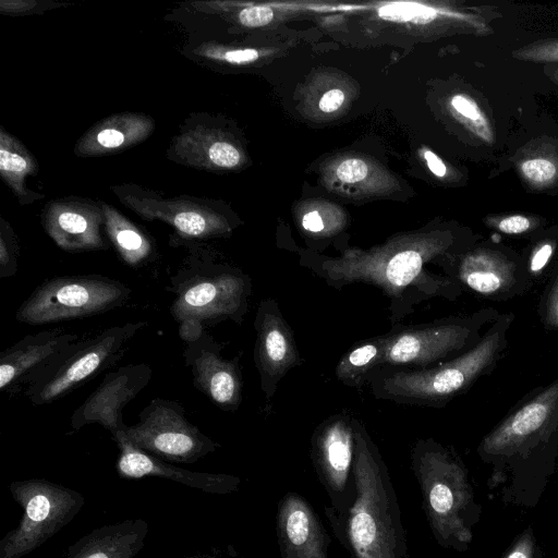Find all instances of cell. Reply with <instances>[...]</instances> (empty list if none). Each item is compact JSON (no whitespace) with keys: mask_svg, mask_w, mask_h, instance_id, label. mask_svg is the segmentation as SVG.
<instances>
[{"mask_svg":"<svg viewBox=\"0 0 558 558\" xmlns=\"http://www.w3.org/2000/svg\"><path fill=\"white\" fill-rule=\"evenodd\" d=\"M153 371L147 363H135L108 372L97 388L78 405L70 418L76 432L86 425L98 424L111 435L126 424L123 409L149 384Z\"/></svg>","mask_w":558,"mask_h":558,"instance_id":"cell-14","label":"cell"},{"mask_svg":"<svg viewBox=\"0 0 558 558\" xmlns=\"http://www.w3.org/2000/svg\"><path fill=\"white\" fill-rule=\"evenodd\" d=\"M344 94L340 89L327 92L319 101V108L324 112L336 111L343 102Z\"/></svg>","mask_w":558,"mask_h":558,"instance_id":"cell-35","label":"cell"},{"mask_svg":"<svg viewBox=\"0 0 558 558\" xmlns=\"http://www.w3.org/2000/svg\"><path fill=\"white\" fill-rule=\"evenodd\" d=\"M513 313H504L487 328L481 341L458 357L428 368H376L369 379L377 398L399 403L444 407L489 375L508 348Z\"/></svg>","mask_w":558,"mask_h":558,"instance_id":"cell-4","label":"cell"},{"mask_svg":"<svg viewBox=\"0 0 558 558\" xmlns=\"http://www.w3.org/2000/svg\"><path fill=\"white\" fill-rule=\"evenodd\" d=\"M209 159L219 167L232 168L240 161V153L231 144L218 142L208 150Z\"/></svg>","mask_w":558,"mask_h":558,"instance_id":"cell-30","label":"cell"},{"mask_svg":"<svg viewBox=\"0 0 558 558\" xmlns=\"http://www.w3.org/2000/svg\"><path fill=\"white\" fill-rule=\"evenodd\" d=\"M112 438L119 448L117 472L122 478L159 477L215 495L235 492L240 484V478L233 475L191 471L160 460L135 447L123 430Z\"/></svg>","mask_w":558,"mask_h":558,"instance_id":"cell-18","label":"cell"},{"mask_svg":"<svg viewBox=\"0 0 558 558\" xmlns=\"http://www.w3.org/2000/svg\"><path fill=\"white\" fill-rule=\"evenodd\" d=\"M412 465L435 539L446 549L468 550L482 506L462 459L454 450L426 439L416 444Z\"/></svg>","mask_w":558,"mask_h":558,"instance_id":"cell-5","label":"cell"},{"mask_svg":"<svg viewBox=\"0 0 558 558\" xmlns=\"http://www.w3.org/2000/svg\"><path fill=\"white\" fill-rule=\"evenodd\" d=\"M147 322L112 326L66 347L25 388V397L34 405L54 402L100 373L113 367L122 359L129 342Z\"/></svg>","mask_w":558,"mask_h":558,"instance_id":"cell-7","label":"cell"},{"mask_svg":"<svg viewBox=\"0 0 558 558\" xmlns=\"http://www.w3.org/2000/svg\"><path fill=\"white\" fill-rule=\"evenodd\" d=\"M302 227L313 233H318L325 229L324 221L317 211H310L302 218Z\"/></svg>","mask_w":558,"mask_h":558,"instance_id":"cell-37","label":"cell"},{"mask_svg":"<svg viewBox=\"0 0 558 558\" xmlns=\"http://www.w3.org/2000/svg\"><path fill=\"white\" fill-rule=\"evenodd\" d=\"M385 336H377L356 343L339 361L336 376L350 387L360 386L369 374L383 364Z\"/></svg>","mask_w":558,"mask_h":558,"instance_id":"cell-21","label":"cell"},{"mask_svg":"<svg viewBox=\"0 0 558 558\" xmlns=\"http://www.w3.org/2000/svg\"><path fill=\"white\" fill-rule=\"evenodd\" d=\"M148 529L142 519L104 525L72 544L65 558H133L143 548Z\"/></svg>","mask_w":558,"mask_h":558,"instance_id":"cell-20","label":"cell"},{"mask_svg":"<svg viewBox=\"0 0 558 558\" xmlns=\"http://www.w3.org/2000/svg\"><path fill=\"white\" fill-rule=\"evenodd\" d=\"M274 17L269 7H252L240 12V22L247 27H259L268 24Z\"/></svg>","mask_w":558,"mask_h":558,"instance_id":"cell-33","label":"cell"},{"mask_svg":"<svg viewBox=\"0 0 558 558\" xmlns=\"http://www.w3.org/2000/svg\"><path fill=\"white\" fill-rule=\"evenodd\" d=\"M122 430L135 447L166 462L195 463L219 448L187 420L180 402L159 397L140 412L137 423Z\"/></svg>","mask_w":558,"mask_h":558,"instance_id":"cell-11","label":"cell"},{"mask_svg":"<svg viewBox=\"0 0 558 558\" xmlns=\"http://www.w3.org/2000/svg\"><path fill=\"white\" fill-rule=\"evenodd\" d=\"M97 141L104 147L114 148L123 143L124 136L117 130L107 129L98 134Z\"/></svg>","mask_w":558,"mask_h":558,"instance_id":"cell-36","label":"cell"},{"mask_svg":"<svg viewBox=\"0 0 558 558\" xmlns=\"http://www.w3.org/2000/svg\"><path fill=\"white\" fill-rule=\"evenodd\" d=\"M451 106L462 117L473 121L476 124V129L480 130V135L485 141H488L489 134L486 119L482 114L478 105L472 98L465 95H456L451 99Z\"/></svg>","mask_w":558,"mask_h":558,"instance_id":"cell-26","label":"cell"},{"mask_svg":"<svg viewBox=\"0 0 558 558\" xmlns=\"http://www.w3.org/2000/svg\"><path fill=\"white\" fill-rule=\"evenodd\" d=\"M81 337L61 328L27 335L0 353V390L26 388L58 355Z\"/></svg>","mask_w":558,"mask_h":558,"instance_id":"cell-17","label":"cell"},{"mask_svg":"<svg viewBox=\"0 0 558 558\" xmlns=\"http://www.w3.org/2000/svg\"><path fill=\"white\" fill-rule=\"evenodd\" d=\"M221 348L205 331L185 343L184 363L197 390L219 409L234 411L242 400V376L238 362L225 359Z\"/></svg>","mask_w":558,"mask_h":558,"instance_id":"cell-15","label":"cell"},{"mask_svg":"<svg viewBox=\"0 0 558 558\" xmlns=\"http://www.w3.org/2000/svg\"><path fill=\"white\" fill-rule=\"evenodd\" d=\"M424 157L428 168L437 177H444L446 174V166L434 153L426 150Z\"/></svg>","mask_w":558,"mask_h":558,"instance_id":"cell-39","label":"cell"},{"mask_svg":"<svg viewBox=\"0 0 558 558\" xmlns=\"http://www.w3.org/2000/svg\"><path fill=\"white\" fill-rule=\"evenodd\" d=\"M368 168L366 163L356 158L347 159L340 163L337 169V177L344 182L362 181L367 174Z\"/></svg>","mask_w":558,"mask_h":558,"instance_id":"cell-32","label":"cell"},{"mask_svg":"<svg viewBox=\"0 0 558 558\" xmlns=\"http://www.w3.org/2000/svg\"><path fill=\"white\" fill-rule=\"evenodd\" d=\"M356 497L343 513L328 511L329 524L351 558H408L405 531L395 488L364 426L353 420Z\"/></svg>","mask_w":558,"mask_h":558,"instance_id":"cell-2","label":"cell"},{"mask_svg":"<svg viewBox=\"0 0 558 558\" xmlns=\"http://www.w3.org/2000/svg\"><path fill=\"white\" fill-rule=\"evenodd\" d=\"M167 290L174 295L170 314L186 343L221 322L241 323L251 281L241 270L196 259L171 276Z\"/></svg>","mask_w":558,"mask_h":558,"instance_id":"cell-6","label":"cell"},{"mask_svg":"<svg viewBox=\"0 0 558 558\" xmlns=\"http://www.w3.org/2000/svg\"><path fill=\"white\" fill-rule=\"evenodd\" d=\"M8 487L23 515L0 541V558H22L38 548L69 524L85 502L78 492L44 478L14 481Z\"/></svg>","mask_w":558,"mask_h":558,"instance_id":"cell-10","label":"cell"},{"mask_svg":"<svg viewBox=\"0 0 558 558\" xmlns=\"http://www.w3.org/2000/svg\"><path fill=\"white\" fill-rule=\"evenodd\" d=\"M492 225L495 229L506 234H522L536 227L535 222L523 215L507 216L492 221Z\"/></svg>","mask_w":558,"mask_h":558,"instance_id":"cell-31","label":"cell"},{"mask_svg":"<svg viewBox=\"0 0 558 558\" xmlns=\"http://www.w3.org/2000/svg\"><path fill=\"white\" fill-rule=\"evenodd\" d=\"M186 558H209V556H206L205 554H201L197 556L186 557Z\"/></svg>","mask_w":558,"mask_h":558,"instance_id":"cell-40","label":"cell"},{"mask_svg":"<svg viewBox=\"0 0 558 558\" xmlns=\"http://www.w3.org/2000/svg\"><path fill=\"white\" fill-rule=\"evenodd\" d=\"M385 247L373 252H351L340 259L327 260L316 272L332 287L367 283L379 288L395 301H405V293L416 289L423 300L444 298L454 301L462 286L447 275L425 270L435 258H454L452 243L440 239L414 241L410 245Z\"/></svg>","mask_w":558,"mask_h":558,"instance_id":"cell-3","label":"cell"},{"mask_svg":"<svg viewBox=\"0 0 558 558\" xmlns=\"http://www.w3.org/2000/svg\"><path fill=\"white\" fill-rule=\"evenodd\" d=\"M276 531L280 558H329V535L302 496L288 493L281 498Z\"/></svg>","mask_w":558,"mask_h":558,"instance_id":"cell-19","label":"cell"},{"mask_svg":"<svg viewBox=\"0 0 558 558\" xmlns=\"http://www.w3.org/2000/svg\"><path fill=\"white\" fill-rule=\"evenodd\" d=\"M537 315L546 331H558V265L539 296Z\"/></svg>","mask_w":558,"mask_h":558,"instance_id":"cell-22","label":"cell"},{"mask_svg":"<svg viewBox=\"0 0 558 558\" xmlns=\"http://www.w3.org/2000/svg\"><path fill=\"white\" fill-rule=\"evenodd\" d=\"M225 58L234 63L251 62L258 58V52L254 49L232 50L226 52Z\"/></svg>","mask_w":558,"mask_h":558,"instance_id":"cell-38","label":"cell"},{"mask_svg":"<svg viewBox=\"0 0 558 558\" xmlns=\"http://www.w3.org/2000/svg\"><path fill=\"white\" fill-rule=\"evenodd\" d=\"M523 175L532 183L544 184L550 182L557 173L556 166L548 159H527L521 165Z\"/></svg>","mask_w":558,"mask_h":558,"instance_id":"cell-27","label":"cell"},{"mask_svg":"<svg viewBox=\"0 0 558 558\" xmlns=\"http://www.w3.org/2000/svg\"><path fill=\"white\" fill-rule=\"evenodd\" d=\"M174 227L183 234L201 236L208 230L205 218L195 211H181L173 219Z\"/></svg>","mask_w":558,"mask_h":558,"instance_id":"cell-29","label":"cell"},{"mask_svg":"<svg viewBox=\"0 0 558 558\" xmlns=\"http://www.w3.org/2000/svg\"><path fill=\"white\" fill-rule=\"evenodd\" d=\"M487 487L505 505L535 508L558 458V378L519 400L477 446Z\"/></svg>","mask_w":558,"mask_h":558,"instance_id":"cell-1","label":"cell"},{"mask_svg":"<svg viewBox=\"0 0 558 558\" xmlns=\"http://www.w3.org/2000/svg\"><path fill=\"white\" fill-rule=\"evenodd\" d=\"M378 14L389 21L426 23L435 17L436 11L414 2H393L379 8Z\"/></svg>","mask_w":558,"mask_h":558,"instance_id":"cell-23","label":"cell"},{"mask_svg":"<svg viewBox=\"0 0 558 558\" xmlns=\"http://www.w3.org/2000/svg\"><path fill=\"white\" fill-rule=\"evenodd\" d=\"M557 242L554 239H545L536 243L526 257H523L527 275L533 284L539 282L545 272L546 268L551 262Z\"/></svg>","mask_w":558,"mask_h":558,"instance_id":"cell-24","label":"cell"},{"mask_svg":"<svg viewBox=\"0 0 558 558\" xmlns=\"http://www.w3.org/2000/svg\"><path fill=\"white\" fill-rule=\"evenodd\" d=\"M501 558H542V549L531 525L515 536Z\"/></svg>","mask_w":558,"mask_h":558,"instance_id":"cell-25","label":"cell"},{"mask_svg":"<svg viewBox=\"0 0 558 558\" xmlns=\"http://www.w3.org/2000/svg\"><path fill=\"white\" fill-rule=\"evenodd\" d=\"M254 326L257 335L254 361L260 376L262 389L267 398H271L278 381L302 362L293 331L275 300L260 302Z\"/></svg>","mask_w":558,"mask_h":558,"instance_id":"cell-16","label":"cell"},{"mask_svg":"<svg viewBox=\"0 0 558 558\" xmlns=\"http://www.w3.org/2000/svg\"><path fill=\"white\" fill-rule=\"evenodd\" d=\"M513 56L535 62L558 61V40L541 41L513 52Z\"/></svg>","mask_w":558,"mask_h":558,"instance_id":"cell-28","label":"cell"},{"mask_svg":"<svg viewBox=\"0 0 558 558\" xmlns=\"http://www.w3.org/2000/svg\"><path fill=\"white\" fill-rule=\"evenodd\" d=\"M354 448L353 421L344 415L325 421L313 436V464L330 499V506L325 507V511L343 513L356 497Z\"/></svg>","mask_w":558,"mask_h":558,"instance_id":"cell-13","label":"cell"},{"mask_svg":"<svg viewBox=\"0 0 558 558\" xmlns=\"http://www.w3.org/2000/svg\"><path fill=\"white\" fill-rule=\"evenodd\" d=\"M500 314L484 307L386 335L381 365L428 368L453 360L474 348Z\"/></svg>","mask_w":558,"mask_h":558,"instance_id":"cell-9","label":"cell"},{"mask_svg":"<svg viewBox=\"0 0 558 558\" xmlns=\"http://www.w3.org/2000/svg\"><path fill=\"white\" fill-rule=\"evenodd\" d=\"M131 293L123 282L98 274L57 276L41 282L24 300L15 318L45 325L92 317L123 306Z\"/></svg>","mask_w":558,"mask_h":558,"instance_id":"cell-8","label":"cell"},{"mask_svg":"<svg viewBox=\"0 0 558 558\" xmlns=\"http://www.w3.org/2000/svg\"><path fill=\"white\" fill-rule=\"evenodd\" d=\"M26 161L20 155L1 148L0 168L3 172H22L26 169Z\"/></svg>","mask_w":558,"mask_h":558,"instance_id":"cell-34","label":"cell"},{"mask_svg":"<svg viewBox=\"0 0 558 558\" xmlns=\"http://www.w3.org/2000/svg\"><path fill=\"white\" fill-rule=\"evenodd\" d=\"M444 271L462 287L493 302L522 296L533 287L523 257L497 245L470 247Z\"/></svg>","mask_w":558,"mask_h":558,"instance_id":"cell-12","label":"cell"}]
</instances>
